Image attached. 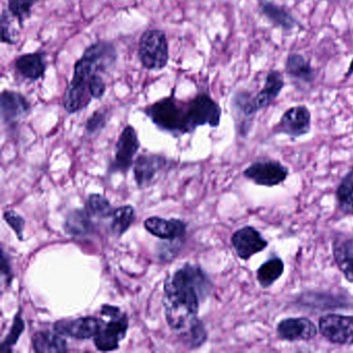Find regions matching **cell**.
I'll return each mask as SVG.
<instances>
[{"instance_id":"cell-1","label":"cell","mask_w":353,"mask_h":353,"mask_svg":"<svg viewBox=\"0 0 353 353\" xmlns=\"http://www.w3.org/2000/svg\"><path fill=\"white\" fill-rule=\"evenodd\" d=\"M117 59V47L108 41H98L85 49L74 65L73 77L63 94V108L69 114L88 108L92 100L105 96L104 76L114 69Z\"/></svg>"},{"instance_id":"cell-2","label":"cell","mask_w":353,"mask_h":353,"mask_svg":"<svg viewBox=\"0 0 353 353\" xmlns=\"http://www.w3.org/2000/svg\"><path fill=\"white\" fill-rule=\"evenodd\" d=\"M210 282L199 266L187 263L165 281V316L179 336L200 321L197 318L200 299L208 295Z\"/></svg>"},{"instance_id":"cell-3","label":"cell","mask_w":353,"mask_h":353,"mask_svg":"<svg viewBox=\"0 0 353 353\" xmlns=\"http://www.w3.org/2000/svg\"><path fill=\"white\" fill-rule=\"evenodd\" d=\"M143 111L159 129L175 135L192 133L202 125L219 127L222 117L220 105L205 92L185 103L177 100L173 92Z\"/></svg>"},{"instance_id":"cell-4","label":"cell","mask_w":353,"mask_h":353,"mask_svg":"<svg viewBox=\"0 0 353 353\" xmlns=\"http://www.w3.org/2000/svg\"><path fill=\"white\" fill-rule=\"evenodd\" d=\"M285 86L282 73L278 70H270L265 77L263 88L253 98H250L245 92H239L233 97V107L245 117L255 115L262 109L272 105L280 96Z\"/></svg>"},{"instance_id":"cell-5","label":"cell","mask_w":353,"mask_h":353,"mask_svg":"<svg viewBox=\"0 0 353 353\" xmlns=\"http://www.w3.org/2000/svg\"><path fill=\"white\" fill-rule=\"evenodd\" d=\"M138 59L144 69L162 71L168 65L169 44L166 34L161 30H148L138 44Z\"/></svg>"},{"instance_id":"cell-6","label":"cell","mask_w":353,"mask_h":353,"mask_svg":"<svg viewBox=\"0 0 353 353\" xmlns=\"http://www.w3.org/2000/svg\"><path fill=\"white\" fill-rule=\"evenodd\" d=\"M101 314L106 316L109 321L107 323L104 322V325L94 336V345L100 351L115 350L127 334L129 328L127 315L119 307L110 305H102Z\"/></svg>"},{"instance_id":"cell-7","label":"cell","mask_w":353,"mask_h":353,"mask_svg":"<svg viewBox=\"0 0 353 353\" xmlns=\"http://www.w3.org/2000/svg\"><path fill=\"white\" fill-rule=\"evenodd\" d=\"M319 330L330 343L338 345L353 344V316L327 314L319 320Z\"/></svg>"},{"instance_id":"cell-8","label":"cell","mask_w":353,"mask_h":353,"mask_svg":"<svg viewBox=\"0 0 353 353\" xmlns=\"http://www.w3.org/2000/svg\"><path fill=\"white\" fill-rule=\"evenodd\" d=\"M311 130V112L305 105H297L287 109L278 125L274 127V133L285 134L293 138L301 137Z\"/></svg>"},{"instance_id":"cell-9","label":"cell","mask_w":353,"mask_h":353,"mask_svg":"<svg viewBox=\"0 0 353 353\" xmlns=\"http://www.w3.org/2000/svg\"><path fill=\"white\" fill-rule=\"evenodd\" d=\"M243 174L256 185L274 187L280 185L287 179L288 169L276 161H261L248 167Z\"/></svg>"},{"instance_id":"cell-10","label":"cell","mask_w":353,"mask_h":353,"mask_svg":"<svg viewBox=\"0 0 353 353\" xmlns=\"http://www.w3.org/2000/svg\"><path fill=\"white\" fill-rule=\"evenodd\" d=\"M140 148L137 132L132 125H127L121 132L115 148L113 170L127 172L133 164V159Z\"/></svg>"},{"instance_id":"cell-11","label":"cell","mask_w":353,"mask_h":353,"mask_svg":"<svg viewBox=\"0 0 353 353\" xmlns=\"http://www.w3.org/2000/svg\"><path fill=\"white\" fill-rule=\"evenodd\" d=\"M104 325V321L97 317L78 318L75 320H61L54 324V332L61 336L86 340L94 338Z\"/></svg>"},{"instance_id":"cell-12","label":"cell","mask_w":353,"mask_h":353,"mask_svg":"<svg viewBox=\"0 0 353 353\" xmlns=\"http://www.w3.org/2000/svg\"><path fill=\"white\" fill-rule=\"evenodd\" d=\"M233 248L241 259L248 260L268 247V241L253 227L239 229L231 239Z\"/></svg>"},{"instance_id":"cell-13","label":"cell","mask_w":353,"mask_h":353,"mask_svg":"<svg viewBox=\"0 0 353 353\" xmlns=\"http://www.w3.org/2000/svg\"><path fill=\"white\" fill-rule=\"evenodd\" d=\"M1 117L8 125L17 123L22 117H26L32 110L30 101L14 90H5L1 92Z\"/></svg>"},{"instance_id":"cell-14","label":"cell","mask_w":353,"mask_h":353,"mask_svg":"<svg viewBox=\"0 0 353 353\" xmlns=\"http://www.w3.org/2000/svg\"><path fill=\"white\" fill-rule=\"evenodd\" d=\"M166 159L157 154H142L134 165L136 183L140 188H146L154 183L159 172L166 166Z\"/></svg>"},{"instance_id":"cell-15","label":"cell","mask_w":353,"mask_h":353,"mask_svg":"<svg viewBox=\"0 0 353 353\" xmlns=\"http://www.w3.org/2000/svg\"><path fill=\"white\" fill-rule=\"evenodd\" d=\"M279 336L287 341H309L315 338L317 327L307 318H287L276 327Z\"/></svg>"},{"instance_id":"cell-16","label":"cell","mask_w":353,"mask_h":353,"mask_svg":"<svg viewBox=\"0 0 353 353\" xmlns=\"http://www.w3.org/2000/svg\"><path fill=\"white\" fill-rule=\"evenodd\" d=\"M15 69L20 76L30 81L36 82L42 79L47 70L46 53L38 51L17 57Z\"/></svg>"},{"instance_id":"cell-17","label":"cell","mask_w":353,"mask_h":353,"mask_svg":"<svg viewBox=\"0 0 353 353\" xmlns=\"http://www.w3.org/2000/svg\"><path fill=\"white\" fill-rule=\"evenodd\" d=\"M258 5H259L260 13L276 28H281L285 32H290L297 26L301 28L299 22L286 8L281 7L268 0H259Z\"/></svg>"},{"instance_id":"cell-18","label":"cell","mask_w":353,"mask_h":353,"mask_svg":"<svg viewBox=\"0 0 353 353\" xmlns=\"http://www.w3.org/2000/svg\"><path fill=\"white\" fill-rule=\"evenodd\" d=\"M146 230L154 236L162 239L174 241L185 236L187 226L181 220H165V219L152 216L144 222Z\"/></svg>"},{"instance_id":"cell-19","label":"cell","mask_w":353,"mask_h":353,"mask_svg":"<svg viewBox=\"0 0 353 353\" xmlns=\"http://www.w3.org/2000/svg\"><path fill=\"white\" fill-rule=\"evenodd\" d=\"M285 71L289 77L305 83H311L315 79V71L312 67L311 61H307L299 53H290L287 57Z\"/></svg>"},{"instance_id":"cell-20","label":"cell","mask_w":353,"mask_h":353,"mask_svg":"<svg viewBox=\"0 0 353 353\" xmlns=\"http://www.w3.org/2000/svg\"><path fill=\"white\" fill-rule=\"evenodd\" d=\"M32 346L39 353H59L68 351V343L59 332H38L32 336Z\"/></svg>"},{"instance_id":"cell-21","label":"cell","mask_w":353,"mask_h":353,"mask_svg":"<svg viewBox=\"0 0 353 353\" xmlns=\"http://www.w3.org/2000/svg\"><path fill=\"white\" fill-rule=\"evenodd\" d=\"M65 232L72 236H85L94 230L92 216L88 212L76 210L69 214L65 224Z\"/></svg>"},{"instance_id":"cell-22","label":"cell","mask_w":353,"mask_h":353,"mask_svg":"<svg viewBox=\"0 0 353 353\" xmlns=\"http://www.w3.org/2000/svg\"><path fill=\"white\" fill-rule=\"evenodd\" d=\"M334 260L349 282H353V237L334 247Z\"/></svg>"},{"instance_id":"cell-23","label":"cell","mask_w":353,"mask_h":353,"mask_svg":"<svg viewBox=\"0 0 353 353\" xmlns=\"http://www.w3.org/2000/svg\"><path fill=\"white\" fill-rule=\"evenodd\" d=\"M283 272H284V263L280 258L268 260L258 270V282L263 288H268L282 276Z\"/></svg>"},{"instance_id":"cell-24","label":"cell","mask_w":353,"mask_h":353,"mask_svg":"<svg viewBox=\"0 0 353 353\" xmlns=\"http://www.w3.org/2000/svg\"><path fill=\"white\" fill-rule=\"evenodd\" d=\"M135 219V210L131 205L121 206L113 212L111 230L117 236L127 232Z\"/></svg>"},{"instance_id":"cell-25","label":"cell","mask_w":353,"mask_h":353,"mask_svg":"<svg viewBox=\"0 0 353 353\" xmlns=\"http://www.w3.org/2000/svg\"><path fill=\"white\" fill-rule=\"evenodd\" d=\"M336 196L342 212L345 214H353V169L339 185Z\"/></svg>"},{"instance_id":"cell-26","label":"cell","mask_w":353,"mask_h":353,"mask_svg":"<svg viewBox=\"0 0 353 353\" xmlns=\"http://www.w3.org/2000/svg\"><path fill=\"white\" fill-rule=\"evenodd\" d=\"M40 0H9L8 11L12 17L16 18L20 26L32 16V8Z\"/></svg>"},{"instance_id":"cell-27","label":"cell","mask_w":353,"mask_h":353,"mask_svg":"<svg viewBox=\"0 0 353 353\" xmlns=\"http://www.w3.org/2000/svg\"><path fill=\"white\" fill-rule=\"evenodd\" d=\"M85 210L92 218H107L113 214L110 202L104 196L99 194L90 195Z\"/></svg>"},{"instance_id":"cell-28","label":"cell","mask_w":353,"mask_h":353,"mask_svg":"<svg viewBox=\"0 0 353 353\" xmlns=\"http://www.w3.org/2000/svg\"><path fill=\"white\" fill-rule=\"evenodd\" d=\"M183 343L191 348H197L205 342L208 334L201 321L198 322L191 330L179 336Z\"/></svg>"},{"instance_id":"cell-29","label":"cell","mask_w":353,"mask_h":353,"mask_svg":"<svg viewBox=\"0 0 353 353\" xmlns=\"http://www.w3.org/2000/svg\"><path fill=\"white\" fill-rule=\"evenodd\" d=\"M108 112L106 110L94 111L85 123V133L90 136L98 135L106 127Z\"/></svg>"},{"instance_id":"cell-30","label":"cell","mask_w":353,"mask_h":353,"mask_svg":"<svg viewBox=\"0 0 353 353\" xmlns=\"http://www.w3.org/2000/svg\"><path fill=\"white\" fill-rule=\"evenodd\" d=\"M24 321L22 319L21 314H17L16 315L15 319H14L13 326H12L11 332L8 334L7 338L3 342V346H1V351L3 352H9L11 351L12 347L17 343V341L19 340L20 336H21L22 332H24Z\"/></svg>"},{"instance_id":"cell-31","label":"cell","mask_w":353,"mask_h":353,"mask_svg":"<svg viewBox=\"0 0 353 353\" xmlns=\"http://www.w3.org/2000/svg\"><path fill=\"white\" fill-rule=\"evenodd\" d=\"M3 218L7 221L8 224L13 228L20 241H23V229L26 221L20 214L14 210H7L3 214Z\"/></svg>"},{"instance_id":"cell-32","label":"cell","mask_w":353,"mask_h":353,"mask_svg":"<svg viewBox=\"0 0 353 353\" xmlns=\"http://www.w3.org/2000/svg\"><path fill=\"white\" fill-rule=\"evenodd\" d=\"M10 16L11 15H10L9 11L3 10V14H1V26H3L1 42L5 43V44L15 45L17 44V41L14 38Z\"/></svg>"},{"instance_id":"cell-33","label":"cell","mask_w":353,"mask_h":353,"mask_svg":"<svg viewBox=\"0 0 353 353\" xmlns=\"http://www.w3.org/2000/svg\"><path fill=\"white\" fill-rule=\"evenodd\" d=\"M1 270H3V274H6L8 280H11L12 279V270L11 266H10V261H8L7 255H6L5 252L3 254V262H1Z\"/></svg>"},{"instance_id":"cell-34","label":"cell","mask_w":353,"mask_h":353,"mask_svg":"<svg viewBox=\"0 0 353 353\" xmlns=\"http://www.w3.org/2000/svg\"><path fill=\"white\" fill-rule=\"evenodd\" d=\"M352 74H353V59H352V61H351L350 65H349L348 71H347V73H346V77H349V76L352 75Z\"/></svg>"}]
</instances>
